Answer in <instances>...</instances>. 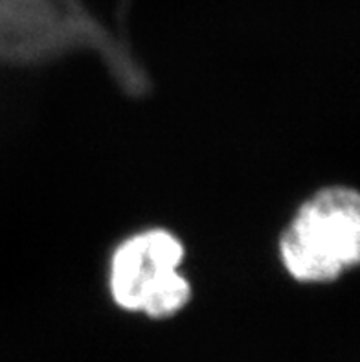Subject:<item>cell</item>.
Instances as JSON below:
<instances>
[{
    "mask_svg": "<svg viewBox=\"0 0 360 362\" xmlns=\"http://www.w3.org/2000/svg\"><path fill=\"white\" fill-rule=\"evenodd\" d=\"M79 50L100 54L127 94L149 88L127 42L83 0H0V64H41Z\"/></svg>",
    "mask_w": 360,
    "mask_h": 362,
    "instance_id": "obj_1",
    "label": "cell"
},
{
    "mask_svg": "<svg viewBox=\"0 0 360 362\" xmlns=\"http://www.w3.org/2000/svg\"><path fill=\"white\" fill-rule=\"evenodd\" d=\"M279 257L300 284H331L359 265V193L337 186L307 199L283 230Z\"/></svg>",
    "mask_w": 360,
    "mask_h": 362,
    "instance_id": "obj_2",
    "label": "cell"
},
{
    "mask_svg": "<svg viewBox=\"0 0 360 362\" xmlns=\"http://www.w3.org/2000/svg\"><path fill=\"white\" fill-rule=\"evenodd\" d=\"M182 241L168 230H146L116 247L109 263V291L118 308L149 318H169L192 300V285L180 272Z\"/></svg>",
    "mask_w": 360,
    "mask_h": 362,
    "instance_id": "obj_3",
    "label": "cell"
}]
</instances>
